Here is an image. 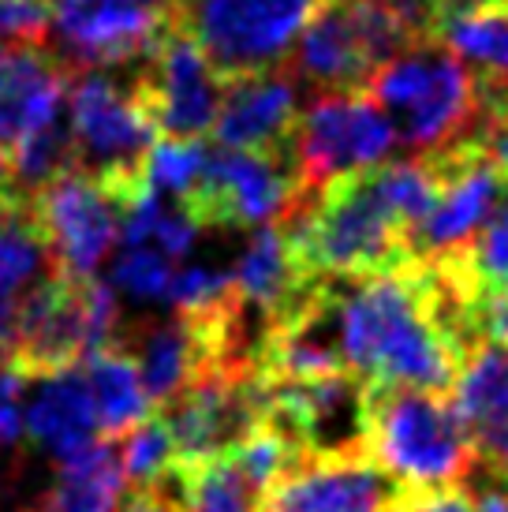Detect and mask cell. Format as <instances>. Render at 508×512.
Returning <instances> with one entry per match:
<instances>
[{
	"label": "cell",
	"instance_id": "obj_1",
	"mask_svg": "<svg viewBox=\"0 0 508 512\" xmlns=\"http://www.w3.org/2000/svg\"><path fill=\"white\" fill-rule=\"evenodd\" d=\"M363 449L404 494L467 486L479 471L471 438L445 389L367 385Z\"/></svg>",
	"mask_w": 508,
	"mask_h": 512
},
{
	"label": "cell",
	"instance_id": "obj_2",
	"mask_svg": "<svg viewBox=\"0 0 508 512\" xmlns=\"http://www.w3.org/2000/svg\"><path fill=\"white\" fill-rule=\"evenodd\" d=\"M307 277H359L411 262L408 232L374 191L370 169L340 172L277 221Z\"/></svg>",
	"mask_w": 508,
	"mask_h": 512
},
{
	"label": "cell",
	"instance_id": "obj_3",
	"mask_svg": "<svg viewBox=\"0 0 508 512\" xmlns=\"http://www.w3.org/2000/svg\"><path fill=\"white\" fill-rule=\"evenodd\" d=\"M363 90L389 113L396 143L415 154L460 143L479 120L475 79L438 38L385 60Z\"/></svg>",
	"mask_w": 508,
	"mask_h": 512
},
{
	"label": "cell",
	"instance_id": "obj_4",
	"mask_svg": "<svg viewBox=\"0 0 508 512\" xmlns=\"http://www.w3.org/2000/svg\"><path fill=\"white\" fill-rule=\"evenodd\" d=\"M116 299L98 277L49 273L19 299L8 341V363L23 378L75 367L90 352L113 344Z\"/></svg>",
	"mask_w": 508,
	"mask_h": 512
},
{
	"label": "cell",
	"instance_id": "obj_5",
	"mask_svg": "<svg viewBox=\"0 0 508 512\" xmlns=\"http://www.w3.org/2000/svg\"><path fill=\"white\" fill-rule=\"evenodd\" d=\"M325 0H172L165 19L191 34L221 79L281 68Z\"/></svg>",
	"mask_w": 508,
	"mask_h": 512
},
{
	"label": "cell",
	"instance_id": "obj_6",
	"mask_svg": "<svg viewBox=\"0 0 508 512\" xmlns=\"http://www.w3.org/2000/svg\"><path fill=\"white\" fill-rule=\"evenodd\" d=\"M68 98L75 169L90 172L127 210L146 191V157L157 143L154 120L142 113L131 86L120 90L94 68L71 75Z\"/></svg>",
	"mask_w": 508,
	"mask_h": 512
},
{
	"label": "cell",
	"instance_id": "obj_7",
	"mask_svg": "<svg viewBox=\"0 0 508 512\" xmlns=\"http://www.w3.org/2000/svg\"><path fill=\"white\" fill-rule=\"evenodd\" d=\"M396 146V128L389 113L367 90H344L314 98L296 124L292 165L303 199L340 172L370 169L389 161Z\"/></svg>",
	"mask_w": 508,
	"mask_h": 512
},
{
	"label": "cell",
	"instance_id": "obj_8",
	"mask_svg": "<svg viewBox=\"0 0 508 512\" xmlns=\"http://www.w3.org/2000/svg\"><path fill=\"white\" fill-rule=\"evenodd\" d=\"M296 202H303L292 154H254L217 146L206 154L198 184L180 206L198 228H251L281 221Z\"/></svg>",
	"mask_w": 508,
	"mask_h": 512
},
{
	"label": "cell",
	"instance_id": "obj_9",
	"mask_svg": "<svg viewBox=\"0 0 508 512\" xmlns=\"http://www.w3.org/2000/svg\"><path fill=\"white\" fill-rule=\"evenodd\" d=\"M131 94L165 139H202L213 131L225 79L213 72L191 34L165 19L157 45L142 57Z\"/></svg>",
	"mask_w": 508,
	"mask_h": 512
},
{
	"label": "cell",
	"instance_id": "obj_10",
	"mask_svg": "<svg viewBox=\"0 0 508 512\" xmlns=\"http://www.w3.org/2000/svg\"><path fill=\"white\" fill-rule=\"evenodd\" d=\"M34 214L42 221L53 270L68 277H94L105 255L120 240L124 206L90 172L68 169L53 176L34 195Z\"/></svg>",
	"mask_w": 508,
	"mask_h": 512
},
{
	"label": "cell",
	"instance_id": "obj_11",
	"mask_svg": "<svg viewBox=\"0 0 508 512\" xmlns=\"http://www.w3.org/2000/svg\"><path fill=\"white\" fill-rule=\"evenodd\" d=\"M404 490L367 449L307 453L258 498V512H393Z\"/></svg>",
	"mask_w": 508,
	"mask_h": 512
},
{
	"label": "cell",
	"instance_id": "obj_12",
	"mask_svg": "<svg viewBox=\"0 0 508 512\" xmlns=\"http://www.w3.org/2000/svg\"><path fill=\"white\" fill-rule=\"evenodd\" d=\"M49 19L68 68H116L142 60L165 30V8L150 0H53Z\"/></svg>",
	"mask_w": 508,
	"mask_h": 512
},
{
	"label": "cell",
	"instance_id": "obj_13",
	"mask_svg": "<svg viewBox=\"0 0 508 512\" xmlns=\"http://www.w3.org/2000/svg\"><path fill=\"white\" fill-rule=\"evenodd\" d=\"M296 124V79L288 68H281V72L273 68V72L228 79L221 105H217V120H213V139L228 150L292 154Z\"/></svg>",
	"mask_w": 508,
	"mask_h": 512
},
{
	"label": "cell",
	"instance_id": "obj_14",
	"mask_svg": "<svg viewBox=\"0 0 508 512\" xmlns=\"http://www.w3.org/2000/svg\"><path fill=\"white\" fill-rule=\"evenodd\" d=\"M449 397L471 438L482 475L508 483V341L475 344Z\"/></svg>",
	"mask_w": 508,
	"mask_h": 512
},
{
	"label": "cell",
	"instance_id": "obj_15",
	"mask_svg": "<svg viewBox=\"0 0 508 512\" xmlns=\"http://www.w3.org/2000/svg\"><path fill=\"white\" fill-rule=\"evenodd\" d=\"M71 75L75 68L45 45H0V154L8 157L34 124L64 109Z\"/></svg>",
	"mask_w": 508,
	"mask_h": 512
},
{
	"label": "cell",
	"instance_id": "obj_16",
	"mask_svg": "<svg viewBox=\"0 0 508 512\" xmlns=\"http://www.w3.org/2000/svg\"><path fill=\"white\" fill-rule=\"evenodd\" d=\"M288 53H292V64H288L292 79H303L322 94L363 90L374 75V64H370L367 49L359 42L340 0H325L307 19V27L299 30V38Z\"/></svg>",
	"mask_w": 508,
	"mask_h": 512
},
{
	"label": "cell",
	"instance_id": "obj_17",
	"mask_svg": "<svg viewBox=\"0 0 508 512\" xmlns=\"http://www.w3.org/2000/svg\"><path fill=\"white\" fill-rule=\"evenodd\" d=\"M434 38L471 72L479 109L508 105V0H479L445 12Z\"/></svg>",
	"mask_w": 508,
	"mask_h": 512
},
{
	"label": "cell",
	"instance_id": "obj_18",
	"mask_svg": "<svg viewBox=\"0 0 508 512\" xmlns=\"http://www.w3.org/2000/svg\"><path fill=\"white\" fill-rule=\"evenodd\" d=\"M30 382H34V397L23 408V430L38 445L53 449L57 460L101 438L94 397H90V385L79 363L30 378Z\"/></svg>",
	"mask_w": 508,
	"mask_h": 512
},
{
	"label": "cell",
	"instance_id": "obj_19",
	"mask_svg": "<svg viewBox=\"0 0 508 512\" xmlns=\"http://www.w3.org/2000/svg\"><path fill=\"white\" fill-rule=\"evenodd\" d=\"M79 367H83L90 397H94L101 438H124L127 430L150 415L154 400L142 385L139 363L120 344H105L98 352H90Z\"/></svg>",
	"mask_w": 508,
	"mask_h": 512
},
{
	"label": "cell",
	"instance_id": "obj_20",
	"mask_svg": "<svg viewBox=\"0 0 508 512\" xmlns=\"http://www.w3.org/2000/svg\"><path fill=\"white\" fill-rule=\"evenodd\" d=\"M124 494V468L116 438H94L75 453L60 456V479L45 512H113Z\"/></svg>",
	"mask_w": 508,
	"mask_h": 512
},
{
	"label": "cell",
	"instance_id": "obj_21",
	"mask_svg": "<svg viewBox=\"0 0 508 512\" xmlns=\"http://www.w3.org/2000/svg\"><path fill=\"white\" fill-rule=\"evenodd\" d=\"M161 486L180 501L184 512H258L254 486L236 471L228 453L195 464H176Z\"/></svg>",
	"mask_w": 508,
	"mask_h": 512
},
{
	"label": "cell",
	"instance_id": "obj_22",
	"mask_svg": "<svg viewBox=\"0 0 508 512\" xmlns=\"http://www.w3.org/2000/svg\"><path fill=\"white\" fill-rule=\"evenodd\" d=\"M116 445H120V468H124L127 490L161 486L176 468V445H172L169 423L161 412H150L142 423L127 430L124 438H116Z\"/></svg>",
	"mask_w": 508,
	"mask_h": 512
},
{
	"label": "cell",
	"instance_id": "obj_23",
	"mask_svg": "<svg viewBox=\"0 0 508 512\" xmlns=\"http://www.w3.org/2000/svg\"><path fill=\"white\" fill-rule=\"evenodd\" d=\"M456 255L464 262L479 299L490 296V292H501L508 285V199L497 202L494 214L482 221L471 243L460 247Z\"/></svg>",
	"mask_w": 508,
	"mask_h": 512
},
{
	"label": "cell",
	"instance_id": "obj_24",
	"mask_svg": "<svg viewBox=\"0 0 508 512\" xmlns=\"http://www.w3.org/2000/svg\"><path fill=\"white\" fill-rule=\"evenodd\" d=\"M202 165H206L202 139H165L161 135L146 157V184L154 187L157 195L180 202L198 184Z\"/></svg>",
	"mask_w": 508,
	"mask_h": 512
},
{
	"label": "cell",
	"instance_id": "obj_25",
	"mask_svg": "<svg viewBox=\"0 0 508 512\" xmlns=\"http://www.w3.org/2000/svg\"><path fill=\"white\" fill-rule=\"evenodd\" d=\"M172 273L176 270L165 251L139 243V247H124V255L113 262V285L135 299H157L169 292Z\"/></svg>",
	"mask_w": 508,
	"mask_h": 512
},
{
	"label": "cell",
	"instance_id": "obj_26",
	"mask_svg": "<svg viewBox=\"0 0 508 512\" xmlns=\"http://www.w3.org/2000/svg\"><path fill=\"white\" fill-rule=\"evenodd\" d=\"M165 296L176 303L180 314H210L228 307L236 299V288H232V273L206 270V266H187V270L172 273Z\"/></svg>",
	"mask_w": 508,
	"mask_h": 512
},
{
	"label": "cell",
	"instance_id": "obj_27",
	"mask_svg": "<svg viewBox=\"0 0 508 512\" xmlns=\"http://www.w3.org/2000/svg\"><path fill=\"white\" fill-rule=\"evenodd\" d=\"M49 23L45 0H0V45H45Z\"/></svg>",
	"mask_w": 508,
	"mask_h": 512
},
{
	"label": "cell",
	"instance_id": "obj_28",
	"mask_svg": "<svg viewBox=\"0 0 508 512\" xmlns=\"http://www.w3.org/2000/svg\"><path fill=\"white\" fill-rule=\"evenodd\" d=\"M23 385L27 378L8 363V356H0V445H12L23 434V408H19Z\"/></svg>",
	"mask_w": 508,
	"mask_h": 512
},
{
	"label": "cell",
	"instance_id": "obj_29",
	"mask_svg": "<svg viewBox=\"0 0 508 512\" xmlns=\"http://www.w3.org/2000/svg\"><path fill=\"white\" fill-rule=\"evenodd\" d=\"M393 512H475V505H471L467 486H452V490H434V494H404Z\"/></svg>",
	"mask_w": 508,
	"mask_h": 512
},
{
	"label": "cell",
	"instance_id": "obj_30",
	"mask_svg": "<svg viewBox=\"0 0 508 512\" xmlns=\"http://www.w3.org/2000/svg\"><path fill=\"white\" fill-rule=\"evenodd\" d=\"M475 326H479V341H508V285L479 299Z\"/></svg>",
	"mask_w": 508,
	"mask_h": 512
},
{
	"label": "cell",
	"instance_id": "obj_31",
	"mask_svg": "<svg viewBox=\"0 0 508 512\" xmlns=\"http://www.w3.org/2000/svg\"><path fill=\"white\" fill-rule=\"evenodd\" d=\"M113 512H184L180 501L172 498L165 486H150V490H131Z\"/></svg>",
	"mask_w": 508,
	"mask_h": 512
},
{
	"label": "cell",
	"instance_id": "obj_32",
	"mask_svg": "<svg viewBox=\"0 0 508 512\" xmlns=\"http://www.w3.org/2000/svg\"><path fill=\"white\" fill-rule=\"evenodd\" d=\"M467 494H471V505H475V512H508V483H505V479L486 475V479H482V486L467 490Z\"/></svg>",
	"mask_w": 508,
	"mask_h": 512
},
{
	"label": "cell",
	"instance_id": "obj_33",
	"mask_svg": "<svg viewBox=\"0 0 508 512\" xmlns=\"http://www.w3.org/2000/svg\"><path fill=\"white\" fill-rule=\"evenodd\" d=\"M467 4H479V0H438V12H456V8H467Z\"/></svg>",
	"mask_w": 508,
	"mask_h": 512
},
{
	"label": "cell",
	"instance_id": "obj_34",
	"mask_svg": "<svg viewBox=\"0 0 508 512\" xmlns=\"http://www.w3.org/2000/svg\"><path fill=\"white\" fill-rule=\"evenodd\" d=\"M0 184H12V165H8L4 154H0Z\"/></svg>",
	"mask_w": 508,
	"mask_h": 512
},
{
	"label": "cell",
	"instance_id": "obj_35",
	"mask_svg": "<svg viewBox=\"0 0 508 512\" xmlns=\"http://www.w3.org/2000/svg\"><path fill=\"white\" fill-rule=\"evenodd\" d=\"M150 4H157V8H169L172 0H150Z\"/></svg>",
	"mask_w": 508,
	"mask_h": 512
},
{
	"label": "cell",
	"instance_id": "obj_36",
	"mask_svg": "<svg viewBox=\"0 0 508 512\" xmlns=\"http://www.w3.org/2000/svg\"><path fill=\"white\" fill-rule=\"evenodd\" d=\"M30 512H45V509H30Z\"/></svg>",
	"mask_w": 508,
	"mask_h": 512
}]
</instances>
